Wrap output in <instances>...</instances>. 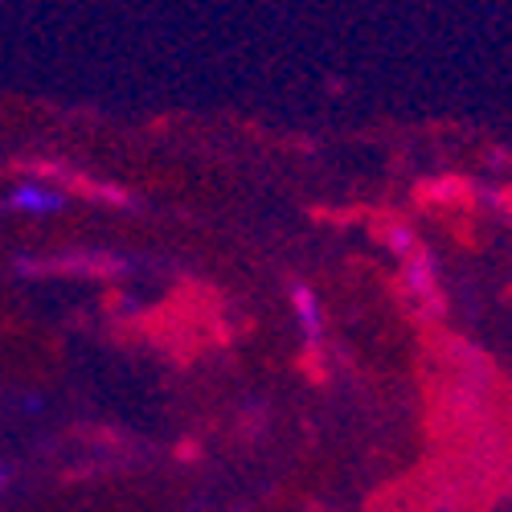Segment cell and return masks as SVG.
Instances as JSON below:
<instances>
[{"instance_id": "6da1fadb", "label": "cell", "mask_w": 512, "mask_h": 512, "mask_svg": "<svg viewBox=\"0 0 512 512\" xmlns=\"http://www.w3.org/2000/svg\"><path fill=\"white\" fill-rule=\"evenodd\" d=\"M9 205L21 209V213H54V209L66 205V197L54 193V189H46V185H21V189L9 197Z\"/></svg>"}, {"instance_id": "7a4b0ae2", "label": "cell", "mask_w": 512, "mask_h": 512, "mask_svg": "<svg viewBox=\"0 0 512 512\" xmlns=\"http://www.w3.org/2000/svg\"><path fill=\"white\" fill-rule=\"evenodd\" d=\"M291 308H295V316H300V324H304V332H308V336H316V332H320V308H316V295H312L304 283H295V287H291Z\"/></svg>"}]
</instances>
